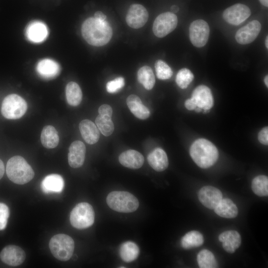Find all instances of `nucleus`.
Masks as SVG:
<instances>
[{
	"mask_svg": "<svg viewBox=\"0 0 268 268\" xmlns=\"http://www.w3.org/2000/svg\"><path fill=\"white\" fill-rule=\"evenodd\" d=\"M82 36L90 45L102 46L111 40L113 31L109 23L106 20L101 21L94 17L86 19L81 26Z\"/></svg>",
	"mask_w": 268,
	"mask_h": 268,
	"instance_id": "1",
	"label": "nucleus"
},
{
	"mask_svg": "<svg viewBox=\"0 0 268 268\" xmlns=\"http://www.w3.org/2000/svg\"><path fill=\"white\" fill-rule=\"evenodd\" d=\"M190 154L196 164L204 169L212 166L218 157L216 146L204 138L198 139L193 143L190 147Z\"/></svg>",
	"mask_w": 268,
	"mask_h": 268,
	"instance_id": "2",
	"label": "nucleus"
},
{
	"mask_svg": "<svg viewBox=\"0 0 268 268\" xmlns=\"http://www.w3.org/2000/svg\"><path fill=\"white\" fill-rule=\"evenodd\" d=\"M6 173L11 181L19 185L29 182L34 176L32 167L23 157L17 155L12 157L8 160Z\"/></svg>",
	"mask_w": 268,
	"mask_h": 268,
	"instance_id": "3",
	"label": "nucleus"
},
{
	"mask_svg": "<svg viewBox=\"0 0 268 268\" xmlns=\"http://www.w3.org/2000/svg\"><path fill=\"white\" fill-rule=\"evenodd\" d=\"M107 203L113 210L123 213L135 211L139 206L138 201L133 194L125 191H113L108 194Z\"/></svg>",
	"mask_w": 268,
	"mask_h": 268,
	"instance_id": "4",
	"label": "nucleus"
},
{
	"mask_svg": "<svg viewBox=\"0 0 268 268\" xmlns=\"http://www.w3.org/2000/svg\"><path fill=\"white\" fill-rule=\"evenodd\" d=\"M49 248L54 257L61 261H67L72 256L74 243L69 236L59 234L52 237Z\"/></svg>",
	"mask_w": 268,
	"mask_h": 268,
	"instance_id": "5",
	"label": "nucleus"
},
{
	"mask_svg": "<svg viewBox=\"0 0 268 268\" xmlns=\"http://www.w3.org/2000/svg\"><path fill=\"white\" fill-rule=\"evenodd\" d=\"M94 218L92 206L87 202H80L71 210L69 220L73 227L82 229L90 227L94 223Z\"/></svg>",
	"mask_w": 268,
	"mask_h": 268,
	"instance_id": "6",
	"label": "nucleus"
},
{
	"mask_svg": "<svg viewBox=\"0 0 268 268\" xmlns=\"http://www.w3.org/2000/svg\"><path fill=\"white\" fill-rule=\"evenodd\" d=\"M27 105L25 100L18 95L11 94L3 99L1 107L2 116L7 119H18L26 113Z\"/></svg>",
	"mask_w": 268,
	"mask_h": 268,
	"instance_id": "7",
	"label": "nucleus"
},
{
	"mask_svg": "<svg viewBox=\"0 0 268 268\" xmlns=\"http://www.w3.org/2000/svg\"><path fill=\"white\" fill-rule=\"evenodd\" d=\"M177 24L178 18L175 13L164 12L155 18L153 24V32L156 37L162 38L173 31Z\"/></svg>",
	"mask_w": 268,
	"mask_h": 268,
	"instance_id": "8",
	"label": "nucleus"
},
{
	"mask_svg": "<svg viewBox=\"0 0 268 268\" xmlns=\"http://www.w3.org/2000/svg\"><path fill=\"white\" fill-rule=\"evenodd\" d=\"M210 33L208 23L202 19H197L190 24L189 37L192 44L195 47L201 48L207 43Z\"/></svg>",
	"mask_w": 268,
	"mask_h": 268,
	"instance_id": "9",
	"label": "nucleus"
},
{
	"mask_svg": "<svg viewBox=\"0 0 268 268\" xmlns=\"http://www.w3.org/2000/svg\"><path fill=\"white\" fill-rule=\"evenodd\" d=\"M251 13L250 9L248 6L236 3L225 9L222 16L224 20L229 24L238 25L246 20Z\"/></svg>",
	"mask_w": 268,
	"mask_h": 268,
	"instance_id": "10",
	"label": "nucleus"
},
{
	"mask_svg": "<svg viewBox=\"0 0 268 268\" xmlns=\"http://www.w3.org/2000/svg\"><path fill=\"white\" fill-rule=\"evenodd\" d=\"M148 18V11L143 5L133 4L128 10L126 20L130 27L137 29L144 26Z\"/></svg>",
	"mask_w": 268,
	"mask_h": 268,
	"instance_id": "11",
	"label": "nucleus"
},
{
	"mask_svg": "<svg viewBox=\"0 0 268 268\" xmlns=\"http://www.w3.org/2000/svg\"><path fill=\"white\" fill-rule=\"evenodd\" d=\"M262 28L258 20H253L241 27L236 33L235 38L238 43L248 44L253 42L258 36Z\"/></svg>",
	"mask_w": 268,
	"mask_h": 268,
	"instance_id": "12",
	"label": "nucleus"
},
{
	"mask_svg": "<svg viewBox=\"0 0 268 268\" xmlns=\"http://www.w3.org/2000/svg\"><path fill=\"white\" fill-rule=\"evenodd\" d=\"M197 107L203 110H210L213 106V98L210 89L204 85L197 86L193 91L191 98Z\"/></svg>",
	"mask_w": 268,
	"mask_h": 268,
	"instance_id": "13",
	"label": "nucleus"
},
{
	"mask_svg": "<svg viewBox=\"0 0 268 268\" xmlns=\"http://www.w3.org/2000/svg\"><path fill=\"white\" fill-rule=\"evenodd\" d=\"M25 253L19 247L8 245L0 253V259L5 264L10 266L21 265L25 259Z\"/></svg>",
	"mask_w": 268,
	"mask_h": 268,
	"instance_id": "14",
	"label": "nucleus"
},
{
	"mask_svg": "<svg viewBox=\"0 0 268 268\" xmlns=\"http://www.w3.org/2000/svg\"><path fill=\"white\" fill-rule=\"evenodd\" d=\"M198 198L204 206L209 209H214L222 199V194L216 188L207 186L200 190Z\"/></svg>",
	"mask_w": 268,
	"mask_h": 268,
	"instance_id": "15",
	"label": "nucleus"
},
{
	"mask_svg": "<svg viewBox=\"0 0 268 268\" xmlns=\"http://www.w3.org/2000/svg\"><path fill=\"white\" fill-rule=\"evenodd\" d=\"M86 147L83 142L79 140L72 142L68 154V162L69 166L73 168L81 167L84 163Z\"/></svg>",
	"mask_w": 268,
	"mask_h": 268,
	"instance_id": "16",
	"label": "nucleus"
},
{
	"mask_svg": "<svg viewBox=\"0 0 268 268\" xmlns=\"http://www.w3.org/2000/svg\"><path fill=\"white\" fill-rule=\"evenodd\" d=\"M26 36L29 41L39 43L43 42L47 38L48 30L47 26L40 21H33L27 26Z\"/></svg>",
	"mask_w": 268,
	"mask_h": 268,
	"instance_id": "17",
	"label": "nucleus"
},
{
	"mask_svg": "<svg viewBox=\"0 0 268 268\" xmlns=\"http://www.w3.org/2000/svg\"><path fill=\"white\" fill-rule=\"evenodd\" d=\"M36 70L43 78L51 79L59 74L61 67L56 61L50 59H45L39 62L36 66Z\"/></svg>",
	"mask_w": 268,
	"mask_h": 268,
	"instance_id": "18",
	"label": "nucleus"
},
{
	"mask_svg": "<svg viewBox=\"0 0 268 268\" xmlns=\"http://www.w3.org/2000/svg\"><path fill=\"white\" fill-rule=\"evenodd\" d=\"M218 239L222 243V247L225 251L233 253L241 243L240 234L235 230H228L221 233Z\"/></svg>",
	"mask_w": 268,
	"mask_h": 268,
	"instance_id": "19",
	"label": "nucleus"
},
{
	"mask_svg": "<svg viewBox=\"0 0 268 268\" xmlns=\"http://www.w3.org/2000/svg\"><path fill=\"white\" fill-rule=\"evenodd\" d=\"M144 160L143 156L140 153L133 149L122 152L119 157V161L122 165L134 169L140 168Z\"/></svg>",
	"mask_w": 268,
	"mask_h": 268,
	"instance_id": "20",
	"label": "nucleus"
},
{
	"mask_svg": "<svg viewBox=\"0 0 268 268\" xmlns=\"http://www.w3.org/2000/svg\"><path fill=\"white\" fill-rule=\"evenodd\" d=\"M79 129L84 141L89 144L96 143L99 140V130L93 122L85 119L80 122Z\"/></svg>",
	"mask_w": 268,
	"mask_h": 268,
	"instance_id": "21",
	"label": "nucleus"
},
{
	"mask_svg": "<svg viewBox=\"0 0 268 268\" xmlns=\"http://www.w3.org/2000/svg\"><path fill=\"white\" fill-rule=\"evenodd\" d=\"M147 161L149 165L158 172L165 170L169 164L166 152L159 147L155 148L148 154Z\"/></svg>",
	"mask_w": 268,
	"mask_h": 268,
	"instance_id": "22",
	"label": "nucleus"
},
{
	"mask_svg": "<svg viewBox=\"0 0 268 268\" xmlns=\"http://www.w3.org/2000/svg\"><path fill=\"white\" fill-rule=\"evenodd\" d=\"M127 104L131 112L137 118L145 120L150 116L149 109L142 103L136 95H129L126 100Z\"/></svg>",
	"mask_w": 268,
	"mask_h": 268,
	"instance_id": "23",
	"label": "nucleus"
},
{
	"mask_svg": "<svg viewBox=\"0 0 268 268\" xmlns=\"http://www.w3.org/2000/svg\"><path fill=\"white\" fill-rule=\"evenodd\" d=\"M64 185V180L61 175L53 174L45 177L41 182V187L45 193H60Z\"/></svg>",
	"mask_w": 268,
	"mask_h": 268,
	"instance_id": "24",
	"label": "nucleus"
},
{
	"mask_svg": "<svg viewBox=\"0 0 268 268\" xmlns=\"http://www.w3.org/2000/svg\"><path fill=\"white\" fill-rule=\"evenodd\" d=\"M219 216L227 218L235 217L238 212L236 204L229 199H222L214 208Z\"/></svg>",
	"mask_w": 268,
	"mask_h": 268,
	"instance_id": "25",
	"label": "nucleus"
},
{
	"mask_svg": "<svg viewBox=\"0 0 268 268\" xmlns=\"http://www.w3.org/2000/svg\"><path fill=\"white\" fill-rule=\"evenodd\" d=\"M41 141L47 148H53L59 144V137L56 129L52 126H45L41 132Z\"/></svg>",
	"mask_w": 268,
	"mask_h": 268,
	"instance_id": "26",
	"label": "nucleus"
},
{
	"mask_svg": "<svg viewBox=\"0 0 268 268\" xmlns=\"http://www.w3.org/2000/svg\"><path fill=\"white\" fill-rule=\"evenodd\" d=\"M139 249L138 246L132 241L123 243L120 246L119 254L121 259L127 263L132 262L137 259Z\"/></svg>",
	"mask_w": 268,
	"mask_h": 268,
	"instance_id": "27",
	"label": "nucleus"
},
{
	"mask_svg": "<svg viewBox=\"0 0 268 268\" xmlns=\"http://www.w3.org/2000/svg\"><path fill=\"white\" fill-rule=\"evenodd\" d=\"M67 101L72 106H78L82 100V93L77 83L71 81L67 83L66 88Z\"/></svg>",
	"mask_w": 268,
	"mask_h": 268,
	"instance_id": "28",
	"label": "nucleus"
},
{
	"mask_svg": "<svg viewBox=\"0 0 268 268\" xmlns=\"http://www.w3.org/2000/svg\"><path fill=\"white\" fill-rule=\"evenodd\" d=\"M203 243L202 235L197 231H191L181 239V244L185 249H190L201 246Z\"/></svg>",
	"mask_w": 268,
	"mask_h": 268,
	"instance_id": "29",
	"label": "nucleus"
},
{
	"mask_svg": "<svg viewBox=\"0 0 268 268\" xmlns=\"http://www.w3.org/2000/svg\"><path fill=\"white\" fill-rule=\"evenodd\" d=\"M138 81L147 90H151L155 82V76L150 67L144 66L140 67L137 71Z\"/></svg>",
	"mask_w": 268,
	"mask_h": 268,
	"instance_id": "30",
	"label": "nucleus"
},
{
	"mask_svg": "<svg viewBox=\"0 0 268 268\" xmlns=\"http://www.w3.org/2000/svg\"><path fill=\"white\" fill-rule=\"evenodd\" d=\"M197 262L201 268H215L218 267L214 256L210 251L203 249L197 255Z\"/></svg>",
	"mask_w": 268,
	"mask_h": 268,
	"instance_id": "31",
	"label": "nucleus"
},
{
	"mask_svg": "<svg viewBox=\"0 0 268 268\" xmlns=\"http://www.w3.org/2000/svg\"><path fill=\"white\" fill-rule=\"evenodd\" d=\"M252 189L258 196L268 195V178L265 175H259L254 178L252 182Z\"/></svg>",
	"mask_w": 268,
	"mask_h": 268,
	"instance_id": "32",
	"label": "nucleus"
},
{
	"mask_svg": "<svg viewBox=\"0 0 268 268\" xmlns=\"http://www.w3.org/2000/svg\"><path fill=\"white\" fill-rule=\"evenodd\" d=\"M111 118L108 116L99 114L95 120L98 129L105 136L110 135L114 130V125Z\"/></svg>",
	"mask_w": 268,
	"mask_h": 268,
	"instance_id": "33",
	"label": "nucleus"
},
{
	"mask_svg": "<svg viewBox=\"0 0 268 268\" xmlns=\"http://www.w3.org/2000/svg\"><path fill=\"white\" fill-rule=\"evenodd\" d=\"M194 76L190 70L187 68L181 69L177 73L176 82L179 87L185 89L194 79Z\"/></svg>",
	"mask_w": 268,
	"mask_h": 268,
	"instance_id": "34",
	"label": "nucleus"
},
{
	"mask_svg": "<svg viewBox=\"0 0 268 268\" xmlns=\"http://www.w3.org/2000/svg\"><path fill=\"white\" fill-rule=\"evenodd\" d=\"M155 69L156 76L160 79H168L173 75L171 67L162 60H158L156 61Z\"/></svg>",
	"mask_w": 268,
	"mask_h": 268,
	"instance_id": "35",
	"label": "nucleus"
},
{
	"mask_svg": "<svg viewBox=\"0 0 268 268\" xmlns=\"http://www.w3.org/2000/svg\"><path fill=\"white\" fill-rule=\"evenodd\" d=\"M124 85V78L123 77H119L108 82L106 88L107 92L114 93L119 91Z\"/></svg>",
	"mask_w": 268,
	"mask_h": 268,
	"instance_id": "36",
	"label": "nucleus"
},
{
	"mask_svg": "<svg viewBox=\"0 0 268 268\" xmlns=\"http://www.w3.org/2000/svg\"><path fill=\"white\" fill-rule=\"evenodd\" d=\"M9 216L8 206L3 203H0V230L4 229L6 226Z\"/></svg>",
	"mask_w": 268,
	"mask_h": 268,
	"instance_id": "37",
	"label": "nucleus"
},
{
	"mask_svg": "<svg viewBox=\"0 0 268 268\" xmlns=\"http://www.w3.org/2000/svg\"><path fill=\"white\" fill-rule=\"evenodd\" d=\"M258 139L263 144H268V127H265L262 129L258 134Z\"/></svg>",
	"mask_w": 268,
	"mask_h": 268,
	"instance_id": "38",
	"label": "nucleus"
},
{
	"mask_svg": "<svg viewBox=\"0 0 268 268\" xmlns=\"http://www.w3.org/2000/svg\"><path fill=\"white\" fill-rule=\"evenodd\" d=\"M98 113L102 115L108 116L111 117L113 110L112 107L107 104L101 105L98 109Z\"/></svg>",
	"mask_w": 268,
	"mask_h": 268,
	"instance_id": "39",
	"label": "nucleus"
},
{
	"mask_svg": "<svg viewBox=\"0 0 268 268\" xmlns=\"http://www.w3.org/2000/svg\"><path fill=\"white\" fill-rule=\"evenodd\" d=\"M185 107L189 110H194L197 107L191 98L188 99L185 102Z\"/></svg>",
	"mask_w": 268,
	"mask_h": 268,
	"instance_id": "40",
	"label": "nucleus"
},
{
	"mask_svg": "<svg viewBox=\"0 0 268 268\" xmlns=\"http://www.w3.org/2000/svg\"><path fill=\"white\" fill-rule=\"evenodd\" d=\"M94 17L100 21H104L106 20V16L101 11H97L94 15Z\"/></svg>",
	"mask_w": 268,
	"mask_h": 268,
	"instance_id": "41",
	"label": "nucleus"
},
{
	"mask_svg": "<svg viewBox=\"0 0 268 268\" xmlns=\"http://www.w3.org/2000/svg\"><path fill=\"white\" fill-rule=\"evenodd\" d=\"M5 171L4 165L3 162L0 159V180L2 177Z\"/></svg>",
	"mask_w": 268,
	"mask_h": 268,
	"instance_id": "42",
	"label": "nucleus"
},
{
	"mask_svg": "<svg viewBox=\"0 0 268 268\" xmlns=\"http://www.w3.org/2000/svg\"><path fill=\"white\" fill-rule=\"evenodd\" d=\"M179 10V8L177 5H173L171 7V12L173 13H177Z\"/></svg>",
	"mask_w": 268,
	"mask_h": 268,
	"instance_id": "43",
	"label": "nucleus"
},
{
	"mask_svg": "<svg viewBox=\"0 0 268 268\" xmlns=\"http://www.w3.org/2000/svg\"><path fill=\"white\" fill-rule=\"evenodd\" d=\"M261 3L265 6H268V0H259Z\"/></svg>",
	"mask_w": 268,
	"mask_h": 268,
	"instance_id": "44",
	"label": "nucleus"
},
{
	"mask_svg": "<svg viewBox=\"0 0 268 268\" xmlns=\"http://www.w3.org/2000/svg\"><path fill=\"white\" fill-rule=\"evenodd\" d=\"M264 82H265V83L266 84V85L267 86V87H268V75H267L265 77V78H264Z\"/></svg>",
	"mask_w": 268,
	"mask_h": 268,
	"instance_id": "45",
	"label": "nucleus"
},
{
	"mask_svg": "<svg viewBox=\"0 0 268 268\" xmlns=\"http://www.w3.org/2000/svg\"><path fill=\"white\" fill-rule=\"evenodd\" d=\"M196 112H201L202 111V110H203L202 109L200 108H199V107H196L195 110H194Z\"/></svg>",
	"mask_w": 268,
	"mask_h": 268,
	"instance_id": "46",
	"label": "nucleus"
},
{
	"mask_svg": "<svg viewBox=\"0 0 268 268\" xmlns=\"http://www.w3.org/2000/svg\"><path fill=\"white\" fill-rule=\"evenodd\" d=\"M265 45L267 49H268V36L266 37V40H265Z\"/></svg>",
	"mask_w": 268,
	"mask_h": 268,
	"instance_id": "47",
	"label": "nucleus"
}]
</instances>
